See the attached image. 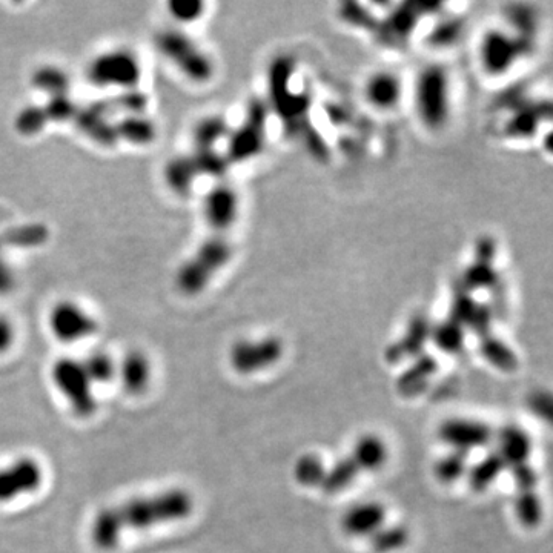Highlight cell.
Here are the masks:
<instances>
[{"label": "cell", "mask_w": 553, "mask_h": 553, "mask_svg": "<svg viewBox=\"0 0 553 553\" xmlns=\"http://www.w3.org/2000/svg\"><path fill=\"white\" fill-rule=\"evenodd\" d=\"M48 228L42 223H28L8 229L0 236V245H13L16 248H37L47 242Z\"/></svg>", "instance_id": "27"}, {"label": "cell", "mask_w": 553, "mask_h": 553, "mask_svg": "<svg viewBox=\"0 0 553 553\" xmlns=\"http://www.w3.org/2000/svg\"><path fill=\"white\" fill-rule=\"evenodd\" d=\"M83 368L87 371L88 377L93 385H105L117 375V363L108 352L93 351L82 360Z\"/></svg>", "instance_id": "32"}, {"label": "cell", "mask_w": 553, "mask_h": 553, "mask_svg": "<svg viewBox=\"0 0 553 553\" xmlns=\"http://www.w3.org/2000/svg\"><path fill=\"white\" fill-rule=\"evenodd\" d=\"M504 471H506V464L495 451L478 461L471 471H467V478L475 492H484L500 478Z\"/></svg>", "instance_id": "26"}, {"label": "cell", "mask_w": 553, "mask_h": 553, "mask_svg": "<svg viewBox=\"0 0 553 553\" xmlns=\"http://www.w3.org/2000/svg\"><path fill=\"white\" fill-rule=\"evenodd\" d=\"M87 77L97 88H137L142 79V67L136 54L130 50L105 51L91 60Z\"/></svg>", "instance_id": "5"}, {"label": "cell", "mask_w": 553, "mask_h": 553, "mask_svg": "<svg viewBox=\"0 0 553 553\" xmlns=\"http://www.w3.org/2000/svg\"><path fill=\"white\" fill-rule=\"evenodd\" d=\"M481 338H483L480 345L481 352L487 360L491 361L492 365L497 366L501 371H514L517 368V357L501 340L492 334L484 335Z\"/></svg>", "instance_id": "33"}, {"label": "cell", "mask_w": 553, "mask_h": 553, "mask_svg": "<svg viewBox=\"0 0 553 553\" xmlns=\"http://www.w3.org/2000/svg\"><path fill=\"white\" fill-rule=\"evenodd\" d=\"M360 474L357 464L354 463L351 455H348V457L335 461L331 467L326 469V475L320 489L328 495L342 494L343 491H346L355 483Z\"/></svg>", "instance_id": "23"}, {"label": "cell", "mask_w": 553, "mask_h": 553, "mask_svg": "<svg viewBox=\"0 0 553 553\" xmlns=\"http://www.w3.org/2000/svg\"><path fill=\"white\" fill-rule=\"evenodd\" d=\"M515 512L518 520L526 527H535L543 518V506L537 491L517 492Z\"/></svg>", "instance_id": "38"}, {"label": "cell", "mask_w": 553, "mask_h": 553, "mask_svg": "<svg viewBox=\"0 0 553 553\" xmlns=\"http://www.w3.org/2000/svg\"><path fill=\"white\" fill-rule=\"evenodd\" d=\"M169 14L180 24L196 22L205 13V4L200 0H173L168 4Z\"/></svg>", "instance_id": "41"}, {"label": "cell", "mask_w": 553, "mask_h": 553, "mask_svg": "<svg viewBox=\"0 0 553 553\" xmlns=\"http://www.w3.org/2000/svg\"><path fill=\"white\" fill-rule=\"evenodd\" d=\"M409 532L403 526H383L371 537L372 550L377 553H391L406 546Z\"/></svg>", "instance_id": "35"}, {"label": "cell", "mask_w": 553, "mask_h": 553, "mask_svg": "<svg viewBox=\"0 0 553 553\" xmlns=\"http://www.w3.org/2000/svg\"><path fill=\"white\" fill-rule=\"evenodd\" d=\"M229 137L228 123L219 116H208L194 126L193 140L196 148H216L220 140Z\"/></svg>", "instance_id": "29"}, {"label": "cell", "mask_w": 553, "mask_h": 553, "mask_svg": "<svg viewBox=\"0 0 553 553\" xmlns=\"http://www.w3.org/2000/svg\"><path fill=\"white\" fill-rule=\"evenodd\" d=\"M266 110L262 103H252L246 114L245 122L232 131L228 137V153L225 154L229 163L246 162L262 151L265 140Z\"/></svg>", "instance_id": "8"}, {"label": "cell", "mask_w": 553, "mask_h": 553, "mask_svg": "<svg viewBox=\"0 0 553 553\" xmlns=\"http://www.w3.org/2000/svg\"><path fill=\"white\" fill-rule=\"evenodd\" d=\"M117 375L122 380V386L126 392L139 395L150 386L153 365L145 352L133 349L123 355L122 361L117 365Z\"/></svg>", "instance_id": "17"}, {"label": "cell", "mask_w": 553, "mask_h": 553, "mask_svg": "<svg viewBox=\"0 0 553 553\" xmlns=\"http://www.w3.org/2000/svg\"><path fill=\"white\" fill-rule=\"evenodd\" d=\"M116 131L119 140L139 146L150 145L157 137V126L145 114L123 116L116 122Z\"/></svg>", "instance_id": "22"}, {"label": "cell", "mask_w": 553, "mask_h": 553, "mask_svg": "<svg viewBox=\"0 0 553 553\" xmlns=\"http://www.w3.org/2000/svg\"><path fill=\"white\" fill-rule=\"evenodd\" d=\"M113 113L111 100L100 99L79 108L73 122L77 126V130L91 142L97 143L103 148H113L119 142L116 123L111 122L110 119Z\"/></svg>", "instance_id": "11"}, {"label": "cell", "mask_w": 553, "mask_h": 553, "mask_svg": "<svg viewBox=\"0 0 553 553\" xmlns=\"http://www.w3.org/2000/svg\"><path fill=\"white\" fill-rule=\"evenodd\" d=\"M31 85L48 97L70 94L71 79L67 71L56 65H42L31 76Z\"/></svg>", "instance_id": "25"}, {"label": "cell", "mask_w": 553, "mask_h": 553, "mask_svg": "<svg viewBox=\"0 0 553 553\" xmlns=\"http://www.w3.org/2000/svg\"><path fill=\"white\" fill-rule=\"evenodd\" d=\"M163 177L173 193L186 197L193 191L199 173L191 156H176L166 163Z\"/></svg>", "instance_id": "21"}, {"label": "cell", "mask_w": 553, "mask_h": 553, "mask_svg": "<svg viewBox=\"0 0 553 553\" xmlns=\"http://www.w3.org/2000/svg\"><path fill=\"white\" fill-rule=\"evenodd\" d=\"M283 357V343L277 337L260 340H240L229 351V363L234 371L242 375H252L265 371Z\"/></svg>", "instance_id": "7"}, {"label": "cell", "mask_w": 553, "mask_h": 553, "mask_svg": "<svg viewBox=\"0 0 553 553\" xmlns=\"http://www.w3.org/2000/svg\"><path fill=\"white\" fill-rule=\"evenodd\" d=\"M385 524V506L377 501L355 503L342 517L343 532H346L349 537L371 538Z\"/></svg>", "instance_id": "14"}, {"label": "cell", "mask_w": 553, "mask_h": 553, "mask_svg": "<svg viewBox=\"0 0 553 553\" xmlns=\"http://www.w3.org/2000/svg\"><path fill=\"white\" fill-rule=\"evenodd\" d=\"M42 106H44L48 122L53 123L73 122L80 108V106L71 99L70 94L48 97L47 102Z\"/></svg>", "instance_id": "39"}, {"label": "cell", "mask_w": 553, "mask_h": 553, "mask_svg": "<svg viewBox=\"0 0 553 553\" xmlns=\"http://www.w3.org/2000/svg\"><path fill=\"white\" fill-rule=\"evenodd\" d=\"M431 338H434V342L441 351L457 354L464 345L463 326L449 318L448 322L441 323L440 326L432 329Z\"/></svg>", "instance_id": "36"}, {"label": "cell", "mask_w": 553, "mask_h": 553, "mask_svg": "<svg viewBox=\"0 0 553 553\" xmlns=\"http://www.w3.org/2000/svg\"><path fill=\"white\" fill-rule=\"evenodd\" d=\"M111 100V106L113 110H120L125 113V116H133V114H143L150 99L139 88H131V90H123L122 93L117 94Z\"/></svg>", "instance_id": "40"}, {"label": "cell", "mask_w": 553, "mask_h": 553, "mask_svg": "<svg viewBox=\"0 0 553 553\" xmlns=\"http://www.w3.org/2000/svg\"><path fill=\"white\" fill-rule=\"evenodd\" d=\"M196 165L200 176L216 177L222 179L228 171L229 160L225 154L219 153L216 148H196L193 154H189Z\"/></svg>", "instance_id": "31"}, {"label": "cell", "mask_w": 553, "mask_h": 553, "mask_svg": "<svg viewBox=\"0 0 553 553\" xmlns=\"http://www.w3.org/2000/svg\"><path fill=\"white\" fill-rule=\"evenodd\" d=\"M51 377L60 394L70 403L74 414L79 417H91L96 412L97 400L93 381L83 368L82 360L60 357L54 361Z\"/></svg>", "instance_id": "6"}, {"label": "cell", "mask_w": 553, "mask_h": 553, "mask_svg": "<svg viewBox=\"0 0 553 553\" xmlns=\"http://www.w3.org/2000/svg\"><path fill=\"white\" fill-rule=\"evenodd\" d=\"M524 50H526V44L518 37L515 39L514 36H509L503 31H491L484 40L481 57L487 70L501 71L520 59Z\"/></svg>", "instance_id": "15"}, {"label": "cell", "mask_w": 553, "mask_h": 553, "mask_svg": "<svg viewBox=\"0 0 553 553\" xmlns=\"http://www.w3.org/2000/svg\"><path fill=\"white\" fill-rule=\"evenodd\" d=\"M514 477L517 492L537 491L538 475L530 463L521 464V466L510 469Z\"/></svg>", "instance_id": "42"}, {"label": "cell", "mask_w": 553, "mask_h": 553, "mask_svg": "<svg viewBox=\"0 0 553 553\" xmlns=\"http://www.w3.org/2000/svg\"><path fill=\"white\" fill-rule=\"evenodd\" d=\"M437 368V361L434 358L418 357L414 365L398 378V391L406 397L420 394L428 385L429 378L437 372Z\"/></svg>", "instance_id": "24"}, {"label": "cell", "mask_w": 553, "mask_h": 553, "mask_svg": "<svg viewBox=\"0 0 553 553\" xmlns=\"http://www.w3.org/2000/svg\"><path fill=\"white\" fill-rule=\"evenodd\" d=\"M325 461L320 455L305 454L297 460L294 466V478L300 486L320 487L326 475Z\"/></svg>", "instance_id": "30"}, {"label": "cell", "mask_w": 553, "mask_h": 553, "mask_svg": "<svg viewBox=\"0 0 553 553\" xmlns=\"http://www.w3.org/2000/svg\"><path fill=\"white\" fill-rule=\"evenodd\" d=\"M125 532L117 506L102 507L91 523V541L102 552L116 550Z\"/></svg>", "instance_id": "19"}, {"label": "cell", "mask_w": 553, "mask_h": 553, "mask_svg": "<svg viewBox=\"0 0 553 553\" xmlns=\"http://www.w3.org/2000/svg\"><path fill=\"white\" fill-rule=\"evenodd\" d=\"M415 108L429 130H441L451 116V82L440 65L424 68L415 83Z\"/></svg>", "instance_id": "3"}, {"label": "cell", "mask_w": 553, "mask_h": 553, "mask_svg": "<svg viewBox=\"0 0 553 553\" xmlns=\"http://www.w3.org/2000/svg\"><path fill=\"white\" fill-rule=\"evenodd\" d=\"M438 437L448 444L451 451L469 452L486 448L494 440L495 434L489 424L474 418H451L441 423Z\"/></svg>", "instance_id": "12"}, {"label": "cell", "mask_w": 553, "mask_h": 553, "mask_svg": "<svg viewBox=\"0 0 553 553\" xmlns=\"http://www.w3.org/2000/svg\"><path fill=\"white\" fill-rule=\"evenodd\" d=\"M360 472L380 471L389 458L388 444L377 434L361 435L355 441L351 454Z\"/></svg>", "instance_id": "20"}, {"label": "cell", "mask_w": 553, "mask_h": 553, "mask_svg": "<svg viewBox=\"0 0 553 553\" xmlns=\"http://www.w3.org/2000/svg\"><path fill=\"white\" fill-rule=\"evenodd\" d=\"M14 286V272L4 257H2V245H0V294H7Z\"/></svg>", "instance_id": "44"}, {"label": "cell", "mask_w": 553, "mask_h": 553, "mask_svg": "<svg viewBox=\"0 0 553 553\" xmlns=\"http://www.w3.org/2000/svg\"><path fill=\"white\" fill-rule=\"evenodd\" d=\"M467 455L464 452L451 451L435 464V477L444 484L457 483L467 474Z\"/></svg>", "instance_id": "37"}, {"label": "cell", "mask_w": 553, "mask_h": 553, "mask_svg": "<svg viewBox=\"0 0 553 553\" xmlns=\"http://www.w3.org/2000/svg\"><path fill=\"white\" fill-rule=\"evenodd\" d=\"M125 530L153 529L177 523L193 514L194 498L182 487H171L156 494L142 495L117 506Z\"/></svg>", "instance_id": "1"}, {"label": "cell", "mask_w": 553, "mask_h": 553, "mask_svg": "<svg viewBox=\"0 0 553 553\" xmlns=\"http://www.w3.org/2000/svg\"><path fill=\"white\" fill-rule=\"evenodd\" d=\"M14 337L16 332H14L13 323L7 317H0V354L10 351Z\"/></svg>", "instance_id": "43"}, {"label": "cell", "mask_w": 553, "mask_h": 553, "mask_svg": "<svg viewBox=\"0 0 553 553\" xmlns=\"http://www.w3.org/2000/svg\"><path fill=\"white\" fill-rule=\"evenodd\" d=\"M401 82L391 71H377L365 83V99L378 111H391L401 100Z\"/></svg>", "instance_id": "18"}, {"label": "cell", "mask_w": 553, "mask_h": 553, "mask_svg": "<svg viewBox=\"0 0 553 553\" xmlns=\"http://www.w3.org/2000/svg\"><path fill=\"white\" fill-rule=\"evenodd\" d=\"M498 448L497 454L506 464V469H514L521 464L529 463L532 454V438L526 429L517 424H507L495 435Z\"/></svg>", "instance_id": "16"}, {"label": "cell", "mask_w": 553, "mask_h": 553, "mask_svg": "<svg viewBox=\"0 0 553 553\" xmlns=\"http://www.w3.org/2000/svg\"><path fill=\"white\" fill-rule=\"evenodd\" d=\"M203 216L216 234H225L239 217V196L236 189L220 183L203 200Z\"/></svg>", "instance_id": "13"}, {"label": "cell", "mask_w": 553, "mask_h": 553, "mask_svg": "<svg viewBox=\"0 0 553 553\" xmlns=\"http://www.w3.org/2000/svg\"><path fill=\"white\" fill-rule=\"evenodd\" d=\"M44 483V467L36 458L20 457L0 467V503L33 494Z\"/></svg>", "instance_id": "9"}, {"label": "cell", "mask_w": 553, "mask_h": 553, "mask_svg": "<svg viewBox=\"0 0 553 553\" xmlns=\"http://www.w3.org/2000/svg\"><path fill=\"white\" fill-rule=\"evenodd\" d=\"M48 123L50 122H48L44 106L28 105L17 113L16 119H14V128L24 137H33L42 133Z\"/></svg>", "instance_id": "34"}, {"label": "cell", "mask_w": 553, "mask_h": 553, "mask_svg": "<svg viewBox=\"0 0 553 553\" xmlns=\"http://www.w3.org/2000/svg\"><path fill=\"white\" fill-rule=\"evenodd\" d=\"M432 328L429 326V323L423 318H418V322H415L414 325L409 329L408 335H404L403 340L398 342L397 345L392 348L389 358H391L394 363L403 358V355L409 357V355H420V352L423 351L424 343L428 342L431 338Z\"/></svg>", "instance_id": "28"}, {"label": "cell", "mask_w": 553, "mask_h": 553, "mask_svg": "<svg viewBox=\"0 0 553 553\" xmlns=\"http://www.w3.org/2000/svg\"><path fill=\"white\" fill-rule=\"evenodd\" d=\"M50 329L60 342L74 343L96 334L99 325L87 309L71 300H63L51 309Z\"/></svg>", "instance_id": "10"}, {"label": "cell", "mask_w": 553, "mask_h": 553, "mask_svg": "<svg viewBox=\"0 0 553 553\" xmlns=\"http://www.w3.org/2000/svg\"><path fill=\"white\" fill-rule=\"evenodd\" d=\"M157 50L174 63L183 76L197 83H205L214 74L211 57L179 28H165L156 34Z\"/></svg>", "instance_id": "4"}, {"label": "cell", "mask_w": 553, "mask_h": 553, "mask_svg": "<svg viewBox=\"0 0 553 553\" xmlns=\"http://www.w3.org/2000/svg\"><path fill=\"white\" fill-rule=\"evenodd\" d=\"M231 259L232 245L229 240L223 234H214L200 243L193 257L180 266L177 286L183 294L199 295Z\"/></svg>", "instance_id": "2"}]
</instances>
